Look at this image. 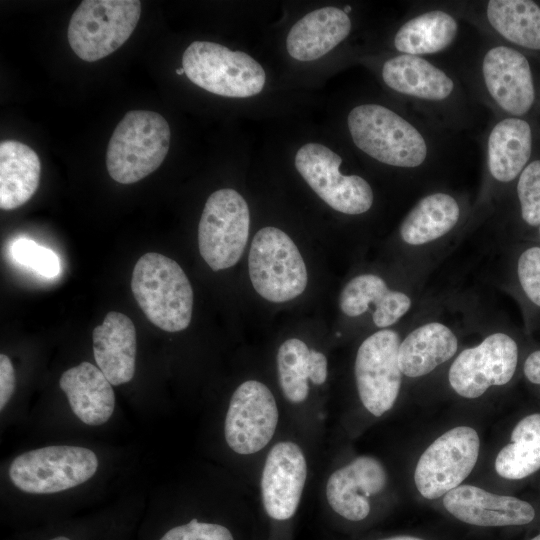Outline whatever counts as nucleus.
I'll return each instance as SVG.
<instances>
[{"label": "nucleus", "mask_w": 540, "mask_h": 540, "mask_svg": "<svg viewBox=\"0 0 540 540\" xmlns=\"http://www.w3.org/2000/svg\"><path fill=\"white\" fill-rule=\"evenodd\" d=\"M131 290L148 320L166 332L186 329L192 317L193 290L183 269L156 252L140 257L134 266Z\"/></svg>", "instance_id": "f257e3e1"}, {"label": "nucleus", "mask_w": 540, "mask_h": 540, "mask_svg": "<svg viewBox=\"0 0 540 540\" xmlns=\"http://www.w3.org/2000/svg\"><path fill=\"white\" fill-rule=\"evenodd\" d=\"M170 139L169 124L159 113L127 112L108 143V174L121 184L140 181L162 164L169 151Z\"/></svg>", "instance_id": "f03ea898"}, {"label": "nucleus", "mask_w": 540, "mask_h": 540, "mask_svg": "<svg viewBox=\"0 0 540 540\" xmlns=\"http://www.w3.org/2000/svg\"><path fill=\"white\" fill-rule=\"evenodd\" d=\"M182 68L192 83L223 97H252L266 82V73L254 58L215 42H192L183 53Z\"/></svg>", "instance_id": "7ed1b4c3"}, {"label": "nucleus", "mask_w": 540, "mask_h": 540, "mask_svg": "<svg viewBox=\"0 0 540 540\" xmlns=\"http://www.w3.org/2000/svg\"><path fill=\"white\" fill-rule=\"evenodd\" d=\"M347 122L355 145L382 163L416 167L426 158V143L418 130L384 106H356L350 111Z\"/></svg>", "instance_id": "20e7f679"}, {"label": "nucleus", "mask_w": 540, "mask_h": 540, "mask_svg": "<svg viewBox=\"0 0 540 540\" xmlns=\"http://www.w3.org/2000/svg\"><path fill=\"white\" fill-rule=\"evenodd\" d=\"M141 15L137 0H84L68 25V42L82 60L94 62L122 46Z\"/></svg>", "instance_id": "39448f33"}, {"label": "nucleus", "mask_w": 540, "mask_h": 540, "mask_svg": "<svg viewBox=\"0 0 540 540\" xmlns=\"http://www.w3.org/2000/svg\"><path fill=\"white\" fill-rule=\"evenodd\" d=\"M248 268L256 292L271 302L292 300L307 286V268L297 246L276 227H264L255 234Z\"/></svg>", "instance_id": "423d86ee"}, {"label": "nucleus", "mask_w": 540, "mask_h": 540, "mask_svg": "<svg viewBox=\"0 0 540 540\" xmlns=\"http://www.w3.org/2000/svg\"><path fill=\"white\" fill-rule=\"evenodd\" d=\"M97 467V456L88 448L47 446L18 455L10 464L9 477L23 492L50 494L88 481Z\"/></svg>", "instance_id": "0eeeda50"}, {"label": "nucleus", "mask_w": 540, "mask_h": 540, "mask_svg": "<svg viewBox=\"0 0 540 540\" xmlns=\"http://www.w3.org/2000/svg\"><path fill=\"white\" fill-rule=\"evenodd\" d=\"M249 226L248 204L236 190L219 189L208 197L198 225V247L213 271L230 268L239 261Z\"/></svg>", "instance_id": "6e6552de"}, {"label": "nucleus", "mask_w": 540, "mask_h": 540, "mask_svg": "<svg viewBox=\"0 0 540 540\" xmlns=\"http://www.w3.org/2000/svg\"><path fill=\"white\" fill-rule=\"evenodd\" d=\"M480 440L468 426L452 428L438 437L420 456L414 482L426 499L446 495L468 477L479 456Z\"/></svg>", "instance_id": "1a4fd4ad"}, {"label": "nucleus", "mask_w": 540, "mask_h": 540, "mask_svg": "<svg viewBox=\"0 0 540 540\" xmlns=\"http://www.w3.org/2000/svg\"><path fill=\"white\" fill-rule=\"evenodd\" d=\"M342 158L319 143L301 146L294 164L312 190L334 210L350 215L362 214L373 204L369 183L358 175H342Z\"/></svg>", "instance_id": "9d476101"}, {"label": "nucleus", "mask_w": 540, "mask_h": 540, "mask_svg": "<svg viewBox=\"0 0 540 540\" xmlns=\"http://www.w3.org/2000/svg\"><path fill=\"white\" fill-rule=\"evenodd\" d=\"M400 338L390 329L377 331L360 345L355 359V379L364 407L381 416L399 394L402 372L398 362Z\"/></svg>", "instance_id": "9b49d317"}, {"label": "nucleus", "mask_w": 540, "mask_h": 540, "mask_svg": "<svg viewBox=\"0 0 540 540\" xmlns=\"http://www.w3.org/2000/svg\"><path fill=\"white\" fill-rule=\"evenodd\" d=\"M517 360L516 342L505 333H493L456 357L448 380L460 396L478 398L491 386L507 384L515 373Z\"/></svg>", "instance_id": "f8f14e48"}, {"label": "nucleus", "mask_w": 540, "mask_h": 540, "mask_svg": "<svg viewBox=\"0 0 540 540\" xmlns=\"http://www.w3.org/2000/svg\"><path fill=\"white\" fill-rule=\"evenodd\" d=\"M278 423V408L269 388L256 380L234 391L225 418V439L236 453L249 455L264 448Z\"/></svg>", "instance_id": "ddd939ff"}, {"label": "nucleus", "mask_w": 540, "mask_h": 540, "mask_svg": "<svg viewBox=\"0 0 540 540\" xmlns=\"http://www.w3.org/2000/svg\"><path fill=\"white\" fill-rule=\"evenodd\" d=\"M306 477V459L297 444L283 441L271 448L261 477L262 501L271 518L286 520L295 514Z\"/></svg>", "instance_id": "4468645a"}, {"label": "nucleus", "mask_w": 540, "mask_h": 540, "mask_svg": "<svg viewBox=\"0 0 540 540\" xmlns=\"http://www.w3.org/2000/svg\"><path fill=\"white\" fill-rule=\"evenodd\" d=\"M443 505L458 520L481 527L525 525L535 517L528 502L473 485L452 489L444 495Z\"/></svg>", "instance_id": "2eb2a0df"}, {"label": "nucleus", "mask_w": 540, "mask_h": 540, "mask_svg": "<svg viewBox=\"0 0 540 540\" xmlns=\"http://www.w3.org/2000/svg\"><path fill=\"white\" fill-rule=\"evenodd\" d=\"M386 482L382 464L373 457L361 456L330 475L326 497L337 514L360 521L370 512L368 497L381 492Z\"/></svg>", "instance_id": "dca6fc26"}, {"label": "nucleus", "mask_w": 540, "mask_h": 540, "mask_svg": "<svg viewBox=\"0 0 540 540\" xmlns=\"http://www.w3.org/2000/svg\"><path fill=\"white\" fill-rule=\"evenodd\" d=\"M486 87L505 111L523 115L532 106L535 92L530 66L520 52L498 46L489 50L483 60Z\"/></svg>", "instance_id": "f3484780"}, {"label": "nucleus", "mask_w": 540, "mask_h": 540, "mask_svg": "<svg viewBox=\"0 0 540 540\" xmlns=\"http://www.w3.org/2000/svg\"><path fill=\"white\" fill-rule=\"evenodd\" d=\"M98 368L112 385L129 382L135 373L136 329L123 313L110 311L92 334Z\"/></svg>", "instance_id": "a211bd4d"}, {"label": "nucleus", "mask_w": 540, "mask_h": 540, "mask_svg": "<svg viewBox=\"0 0 540 540\" xmlns=\"http://www.w3.org/2000/svg\"><path fill=\"white\" fill-rule=\"evenodd\" d=\"M350 30L351 21L343 10L323 7L309 12L292 26L286 49L296 60L313 61L335 48Z\"/></svg>", "instance_id": "6ab92c4d"}, {"label": "nucleus", "mask_w": 540, "mask_h": 540, "mask_svg": "<svg viewBox=\"0 0 540 540\" xmlns=\"http://www.w3.org/2000/svg\"><path fill=\"white\" fill-rule=\"evenodd\" d=\"M73 413L85 424L106 423L115 407L112 384L103 372L89 362L66 370L59 380Z\"/></svg>", "instance_id": "aec40b11"}, {"label": "nucleus", "mask_w": 540, "mask_h": 540, "mask_svg": "<svg viewBox=\"0 0 540 540\" xmlns=\"http://www.w3.org/2000/svg\"><path fill=\"white\" fill-rule=\"evenodd\" d=\"M411 299L403 292L389 289L375 274H361L351 279L339 297L341 311L350 317L366 312L374 305L373 322L385 328L395 324L411 307Z\"/></svg>", "instance_id": "412c9836"}, {"label": "nucleus", "mask_w": 540, "mask_h": 540, "mask_svg": "<svg viewBox=\"0 0 540 540\" xmlns=\"http://www.w3.org/2000/svg\"><path fill=\"white\" fill-rule=\"evenodd\" d=\"M457 348V337L448 326L427 323L414 329L400 343L399 367L408 377H421L451 359Z\"/></svg>", "instance_id": "4be33fe9"}, {"label": "nucleus", "mask_w": 540, "mask_h": 540, "mask_svg": "<svg viewBox=\"0 0 540 540\" xmlns=\"http://www.w3.org/2000/svg\"><path fill=\"white\" fill-rule=\"evenodd\" d=\"M41 164L36 152L26 144L7 140L0 144V207L13 210L36 192Z\"/></svg>", "instance_id": "5701e85b"}, {"label": "nucleus", "mask_w": 540, "mask_h": 540, "mask_svg": "<svg viewBox=\"0 0 540 540\" xmlns=\"http://www.w3.org/2000/svg\"><path fill=\"white\" fill-rule=\"evenodd\" d=\"M279 383L285 398L292 403L303 402L309 392L308 380L315 385L327 379V359L306 343L291 338L284 341L277 353Z\"/></svg>", "instance_id": "b1692460"}, {"label": "nucleus", "mask_w": 540, "mask_h": 540, "mask_svg": "<svg viewBox=\"0 0 540 540\" xmlns=\"http://www.w3.org/2000/svg\"><path fill=\"white\" fill-rule=\"evenodd\" d=\"M391 89L410 96L442 100L453 90V81L439 68L415 55L403 54L387 60L382 68Z\"/></svg>", "instance_id": "393cba45"}, {"label": "nucleus", "mask_w": 540, "mask_h": 540, "mask_svg": "<svg viewBox=\"0 0 540 540\" xmlns=\"http://www.w3.org/2000/svg\"><path fill=\"white\" fill-rule=\"evenodd\" d=\"M529 124L519 118H506L492 129L488 139V165L492 176L501 182L515 179L531 155Z\"/></svg>", "instance_id": "a878e982"}, {"label": "nucleus", "mask_w": 540, "mask_h": 540, "mask_svg": "<svg viewBox=\"0 0 540 540\" xmlns=\"http://www.w3.org/2000/svg\"><path fill=\"white\" fill-rule=\"evenodd\" d=\"M460 209L456 200L445 193L422 198L400 226L402 240L409 245H423L447 234L458 222Z\"/></svg>", "instance_id": "bb28decb"}, {"label": "nucleus", "mask_w": 540, "mask_h": 540, "mask_svg": "<svg viewBox=\"0 0 540 540\" xmlns=\"http://www.w3.org/2000/svg\"><path fill=\"white\" fill-rule=\"evenodd\" d=\"M540 469V414L521 419L511 433V443L495 459L496 472L505 479H523Z\"/></svg>", "instance_id": "cd10ccee"}, {"label": "nucleus", "mask_w": 540, "mask_h": 540, "mask_svg": "<svg viewBox=\"0 0 540 540\" xmlns=\"http://www.w3.org/2000/svg\"><path fill=\"white\" fill-rule=\"evenodd\" d=\"M457 32L455 19L443 11H431L406 22L396 33L397 50L409 55L436 53L454 40Z\"/></svg>", "instance_id": "c85d7f7f"}, {"label": "nucleus", "mask_w": 540, "mask_h": 540, "mask_svg": "<svg viewBox=\"0 0 540 540\" xmlns=\"http://www.w3.org/2000/svg\"><path fill=\"white\" fill-rule=\"evenodd\" d=\"M487 17L492 27L507 40L540 50V7L529 0H491Z\"/></svg>", "instance_id": "c756f323"}, {"label": "nucleus", "mask_w": 540, "mask_h": 540, "mask_svg": "<svg viewBox=\"0 0 540 540\" xmlns=\"http://www.w3.org/2000/svg\"><path fill=\"white\" fill-rule=\"evenodd\" d=\"M10 253L13 260L38 275L51 279L61 273V262L57 254L34 240L19 238L15 240Z\"/></svg>", "instance_id": "7c9ffc66"}, {"label": "nucleus", "mask_w": 540, "mask_h": 540, "mask_svg": "<svg viewBox=\"0 0 540 540\" xmlns=\"http://www.w3.org/2000/svg\"><path fill=\"white\" fill-rule=\"evenodd\" d=\"M517 193L523 220L540 225V160L530 163L520 174Z\"/></svg>", "instance_id": "2f4dec72"}, {"label": "nucleus", "mask_w": 540, "mask_h": 540, "mask_svg": "<svg viewBox=\"0 0 540 540\" xmlns=\"http://www.w3.org/2000/svg\"><path fill=\"white\" fill-rule=\"evenodd\" d=\"M517 273L526 296L540 307V247H530L520 255Z\"/></svg>", "instance_id": "473e14b6"}, {"label": "nucleus", "mask_w": 540, "mask_h": 540, "mask_svg": "<svg viewBox=\"0 0 540 540\" xmlns=\"http://www.w3.org/2000/svg\"><path fill=\"white\" fill-rule=\"evenodd\" d=\"M160 540H234V538L222 525L192 519L187 524L170 529Z\"/></svg>", "instance_id": "72a5a7b5"}, {"label": "nucleus", "mask_w": 540, "mask_h": 540, "mask_svg": "<svg viewBox=\"0 0 540 540\" xmlns=\"http://www.w3.org/2000/svg\"><path fill=\"white\" fill-rule=\"evenodd\" d=\"M15 389V373L9 357L0 355V409L3 410Z\"/></svg>", "instance_id": "f704fd0d"}, {"label": "nucleus", "mask_w": 540, "mask_h": 540, "mask_svg": "<svg viewBox=\"0 0 540 540\" xmlns=\"http://www.w3.org/2000/svg\"><path fill=\"white\" fill-rule=\"evenodd\" d=\"M524 374L534 384L540 385V350L532 352L524 362Z\"/></svg>", "instance_id": "c9c22d12"}, {"label": "nucleus", "mask_w": 540, "mask_h": 540, "mask_svg": "<svg viewBox=\"0 0 540 540\" xmlns=\"http://www.w3.org/2000/svg\"><path fill=\"white\" fill-rule=\"evenodd\" d=\"M381 540H423V539L413 537V536H395V537L385 538Z\"/></svg>", "instance_id": "e433bc0d"}, {"label": "nucleus", "mask_w": 540, "mask_h": 540, "mask_svg": "<svg viewBox=\"0 0 540 540\" xmlns=\"http://www.w3.org/2000/svg\"><path fill=\"white\" fill-rule=\"evenodd\" d=\"M50 540H70V539L68 537H65V536H58V537L52 538Z\"/></svg>", "instance_id": "4c0bfd02"}, {"label": "nucleus", "mask_w": 540, "mask_h": 540, "mask_svg": "<svg viewBox=\"0 0 540 540\" xmlns=\"http://www.w3.org/2000/svg\"><path fill=\"white\" fill-rule=\"evenodd\" d=\"M176 73H177L178 75H182V74H185V71H184L183 68H178V69H176Z\"/></svg>", "instance_id": "58836bf2"}, {"label": "nucleus", "mask_w": 540, "mask_h": 540, "mask_svg": "<svg viewBox=\"0 0 540 540\" xmlns=\"http://www.w3.org/2000/svg\"><path fill=\"white\" fill-rule=\"evenodd\" d=\"M351 10H352V8L350 6H346L343 11L347 14Z\"/></svg>", "instance_id": "ea45409f"}, {"label": "nucleus", "mask_w": 540, "mask_h": 540, "mask_svg": "<svg viewBox=\"0 0 540 540\" xmlns=\"http://www.w3.org/2000/svg\"><path fill=\"white\" fill-rule=\"evenodd\" d=\"M531 540H540V534L532 538Z\"/></svg>", "instance_id": "a19ab883"}, {"label": "nucleus", "mask_w": 540, "mask_h": 540, "mask_svg": "<svg viewBox=\"0 0 540 540\" xmlns=\"http://www.w3.org/2000/svg\"><path fill=\"white\" fill-rule=\"evenodd\" d=\"M539 233H540V225H539Z\"/></svg>", "instance_id": "79ce46f5"}]
</instances>
